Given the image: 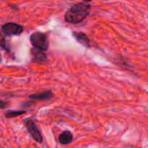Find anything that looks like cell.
I'll return each instance as SVG.
<instances>
[{
	"label": "cell",
	"instance_id": "cell-8",
	"mask_svg": "<svg viewBox=\"0 0 148 148\" xmlns=\"http://www.w3.org/2000/svg\"><path fill=\"white\" fill-rule=\"evenodd\" d=\"M73 140V135L69 131L63 132L59 137V141L62 145H68L72 143Z\"/></svg>",
	"mask_w": 148,
	"mask_h": 148
},
{
	"label": "cell",
	"instance_id": "cell-6",
	"mask_svg": "<svg viewBox=\"0 0 148 148\" xmlns=\"http://www.w3.org/2000/svg\"><path fill=\"white\" fill-rule=\"evenodd\" d=\"M53 96V92L51 90H47L45 92H38V93L29 95L28 98L32 101H46V100L51 99Z\"/></svg>",
	"mask_w": 148,
	"mask_h": 148
},
{
	"label": "cell",
	"instance_id": "cell-7",
	"mask_svg": "<svg viewBox=\"0 0 148 148\" xmlns=\"http://www.w3.org/2000/svg\"><path fill=\"white\" fill-rule=\"evenodd\" d=\"M31 54L33 57V61L36 62H43L47 60V56L45 53V51L39 49L33 48L31 49Z\"/></svg>",
	"mask_w": 148,
	"mask_h": 148
},
{
	"label": "cell",
	"instance_id": "cell-10",
	"mask_svg": "<svg viewBox=\"0 0 148 148\" xmlns=\"http://www.w3.org/2000/svg\"><path fill=\"white\" fill-rule=\"evenodd\" d=\"M1 47L2 49H4L5 51H8L9 49H7V46H6V42H5V40H4V37L3 36H1Z\"/></svg>",
	"mask_w": 148,
	"mask_h": 148
},
{
	"label": "cell",
	"instance_id": "cell-5",
	"mask_svg": "<svg viewBox=\"0 0 148 148\" xmlns=\"http://www.w3.org/2000/svg\"><path fill=\"white\" fill-rule=\"evenodd\" d=\"M72 36L76 39L77 41L85 47H90V42L88 36L86 34L82 32H73Z\"/></svg>",
	"mask_w": 148,
	"mask_h": 148
},
{
	"label": "cell",
	"instance_id": "cell-11",
	"mask_svg": "<svg viewBox=\"0 0 148 148\" xmlns=\"http://www.w3.org/2000/svg\"><path fill=\"white\" fill-rule=\"evenodd\" d=\"M7 102H4V101H1V102H0V106H1V108H2V109L5 108V107L7 106Z\"/></svg>",
	"mask_w": 148,
	"mask_h": 148
},
{
	"label": "cell",
	"instance_id": "cell-4",
	"mask_svg": "<svg viewBox=\"0 0 148 148\" xmlns=\"http://www.w3.org/2000/svg\"><path fill=\"white\" fill-rule=\"evenodd\" d=\"M23 31V26L15 23H7L1 26V32L6 36H19Z\"/></svg>",
	"mask_w": 148,
	"mask_h": 148
},
{
	"label": "cell",
	"instance_id": "cell-3",
	"mask_svg": "<svg viewBox=\"0 0 148 148\" xmlns=\"http://www.w3.org/2000/svg\"><path fill=\"white\" fill-rule=\"evenodd\" d=\"M23 124L35 141L38 143H43V137H42L40 131L39 130L36 123L31 119H25L23 121Z\"/></svg>",
	"mask_w": 148,
	"mask_h": 148
},
{
	"label": "cell",
	"instance_id": "cell-1",
	"mask_svg": "<svg viewBox=\"0 0 148 148\" xmlns=\"http://www.w3.org/2000/svg\"><path fill=\"white\" fill-rule=\"evenodd\" d=\"M91 5L85 1L73 4L64 14V20L66 23L77 24L83 21L90 14Z\"/></svg>",
	"mask_w": 148,
	"mask_h": 148
},
{
	"label": "cell",
	"instance_id": "cell-9",
	"mask_svg": "<svg viewBox=\"0 0 148 148\" xmlns=\"http://www.w3.org/2000/svg\"><path fill=\"white\" fill-rule=\"evenodd\" d=\"M25 113H27V111L19 110V111H7L4 114H5V117L7 118H14V117L23 115Z\"/></svg>",
	"mask_w": 148,
	"mask_h": 148
},
{
	"label": "cell",
	"instance_id": "cell-2",
	"mask_svg": "<svg viewBox=\"0 0 148 148\" xmlns=\"http://www.w3.org/2000/svg\"><path fill=\"white\" fill-rule=\"evenodd\" d=\"M30 41L33 48L46 51L49 49V40L46 35L40 32H35L30 36Z\"/></svg>",
	"mask_w": 148,
	"mask_h": 148
},
{
	"label": "cell",
	"instance_id": "cell-12",
	"mask_svg": "<svg viewBox=\"0 0 148 148\" xmlns=\"http://www.w3.org/2000/svg\"><path fill=\"white\" fill-rule=\"evenodd\" d=\"M83 1H85V2H89V1H91L92 0H82Z\"/></svg>",
	"mask_w": 148,
	"mask_h": 148
}]
</instances>
